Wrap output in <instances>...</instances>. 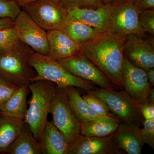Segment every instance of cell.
Here are the masks:
<instances>
[{"mask_svg": "<svg viewBox=\"0 0 154 154\" xmlns=\"http://www.w3.org/2000/svg\"><path fill=\"white\" fill-rule=\"evenodd\" d=\"M125 36L106 32L81 44V52L119 89H123L122 71Z\"/></svg>", "mask_w": 154, "mask_h": 154, "instance_id": "6da1fadb", "label": "cell"}, {"mask_svg": "<svg viewBox=\"0 0 154 154\" xmlns=\"http://www.w3.org/2000/svg\"><path fill=\"white\" fill-rule=\"evenodd\" d=\"M28 86L32 96L24 121L39 142L48 121V115L56 92L57 86L46 80L35 81Z\"/></svg>", "mask_w": 154, "mask_h": 154, "instance_id": "7a4b0ae2", "label": "cell"}, {"mask_svg": "<svg viewBox=\"0 0 154 154\" xmlns=\"http://www.w3.org/2000/svg\"><path fill=\"white\" fill-rule=\"evenodd\" d=\"M28 63L36 72L32 82L38 80H46L54 83L57 88L74 87L81 88L86 92L96 89L94 83L70 73L57 61L47 55L33 50L28 58Z\"/></svg>", "mask_w": 154, "mask_h": 154, "instance_id": "3957f363", "label": "cell"}, {"mask_svg": "<svg viewBox=\"0 0 154 154\" xmlns=\"http://www.w3.org/2000/svg\"><path fill=\"white\" fill-rule=\"evenodd\" d=\"M33 50L22 42L0 54V77L18 87L29 85L36 75L28 59Z\"/></svg>", "mask_w": 154, "mask_h": 154, "instance_id": "277c9868", "label": "cell"}, {"mask_svg": "<svg viewBox=\"0 0 154 154\" xmlns=\"http://www.w3.org/2000/svg\"><path fill=\"white\" fill-rule=\"evenodd\" d=\"M140 11L136 0H116L111 3L107 32L121 36L132 34L147 38L146 32L139 22Z\"/></svg>", "mask_w": 154, "mask_h": 154, "instance_id": "5b68a950", "label": "cell"}, {"mask_svg": "<svg viewBox=\"0 0 154 154\" xmlns=\"http://www.w3.org/2000/svg\"><path fill=\"white\" fill-rule=\"evenodd\" d=\"M50 113L51 122L69 145L81 135L82 124L70 104L65 88H57L51 102Z\"/></svg>", "mask_w": 154, "mask_h": 154, "instance_id": "8992f818", "label": "cell"}, {"mask_svg": "<svg viewBox=\"0 0 154 154\" xmlns=\"http://www.w3.org/2000/svg\"><path fill=\"white\" fill-rule=\"evenodd\" d=\"M89 93L105 102L112 113L121 122H133L142 126L144 121L140 113L139 103L134 101L125 91L96 88Z\"/></svg>", "mask_w": 154, "mask_h": 154, "instance_id": "52a82bcc", "label": "cell"}, {"mask_svg": "<svg viewBox=\"0 0 154 154\" xmlns=\"http://www.w3.org/2000/svg\"><path fill=\"white\" fill-rule=\"evenodd\" d=\"M25 11L46 31L63 30L69 21V11L58 0H36L22 6Z\"/></svg>", "mask_w": 154, "mask_h": 154, "instance_id": "ba28073f", "label": "cell"}, {"mask_svg": "<svg viewBox=\"0 0 154 154\" xmlns=\"http://www.w3.org/2000/svg\"><path fill=\"white\" fill-rule=\"evenodd\" d=\"M14 22L19 41L27 45L35 52L48 55V48L46 30L22 10Z\"/></svg>", "mask_w": 154, "mask_h": 154, "instance_id": "9c48e42d", "label": "cell"}, {"mask_svg": "<svg viewBox=\"0 0 154 154\" xmlns=\"http://www.w3.org/2000/svg\"><path fill=\"white\" fill-rule=\"evenodd\" d=\"M57 61L70 73L90 81L101 88L117 89L107 76L83 54H78Z\"/></svg>", "mask_w": 154, "mask_h": 154, "instance_id": "30bf717a", "label": "cell"}, {"mask_svg": "<svg viewBox=\"0 0 154 154\" xmlns=\"http://www.w3.org/2000/svg\"><path fill=\"white\" fill-rule=\"evenodd\" d=\"M123 55L137 67L148 71L154 68V38H142L134 34L125 36Z\"/></svg>", "mask_w": 154, "mask_h": 154, "instance_id": "8fae6325", "label": "cell"}, {"mask_svg": "<svg viewBox=\"0 0 154 154\" xmlns=\"http://www.w3.org/2000/svg\"><path fill=\"white\" fill-rule=\"evenodd\" d=\"M122 81L125 91L137 103L146 100L151 88L147 72L135 66L124 56Z\"/></svg>", "mask_w": 154, "mask_h": 154, "instance_id": "7c38bea8", "label": "cell"}, {"mask_svg": "<svg viewBox=\"0 0 154 154\" xmlns=\"http://www.w3.org/2000/svg\"><path fill=\"white\" fill-rule=\"evenodd\" d=\"M115 133L105 137H87L81 134L69 145L68 154H123L117 147Z\"/></svg>", "mask_w": 154, "mask_h": 154, "instance_id": "4fadbf2b", "label": "cell"}, {"mask_svg": "<svg viewBox=\"0 0 154 154\" xmlns=\"http://www.w3.org/2000/svg\"><path fill=\"white\" fill-rule=\"evenodd\" d=\"M48 56L56 61L82 53L81 44L73 40L62 30L47 31Z\"/></svg>", "mask_w": 154, "mask_h": 154, "instance_id": "5bb4252c", "label": "cell"}, {"mask_svg": "<svg viewBox=\"0 0 154 154\" xmlns=\"http://www.w3.org/2000/svg\"><path fill=\"white\" fill-rule=\"evenodd\" d=\"M111 8V3L96 9L75 7L68 10L69 19L83 22L104 33L108 30Z\"/></svg>", "mask_w": 154, "mask_h": 154, "instance_id": "9a60e30c", "label": "cell"}, {"mask_svg": "<svg viewBox=\"0 0 154 154\" xmlns=\"http://www.w3.org/2000/svg\"><path fill=\"white\" fill-rule=\"evenodd\" d=\"M140 129L136 123L121 122L115 133L118 148L128 154H141L145 143Z\"/></svg>", "mask_w": 154, "mask_h": 154, "instance_id": "2e32d148", "label": "cell"}, {"mask_svg": "<svg viewBox=\"0 0 154 154\" xmlns=\"http://www.w3.org/2000/svg\"><path fill=\"white\" fill-rule=\"evenodd\" d=\"M39 142L42 154H68L69 145L51 122H47Z\"/></svg>", "mask_w": 154, "mask_h": 154, "instance_id": "e0dca14e", "label": "cell"}, {"mask_svg": "<svg viewBox=\"0 0 154 154\" xmlns=\"http://www.w3.org/2000/svg\"><path fill=\"white\" fill-rule=\"evenodd\" d=\"M6 153L42 154L40 143L34 137L28 125L25 123L21 132L9 147Z\"/></svg>", "mask_w": 154, "mask_h": 154, "instance_id": "ac0fdd59", "label": "cell"}, {"mask_svg": "<svg viewBox=\"0 0 154 154\" xmlns=\"http://www.w3.org/2000/svg\"><path fill=\"white\" fill-rule=\"evenodd\" d=\"M30 92L28 85L19 87L8 102L0 109V115L24 120L28 109L27 97Z\"/></svg>", "mask_w": 154, "mask_h": 154, "instance_id": "d6986e66", "label": "cell"}, {"mask_svg": "<svg viewBox=\"0 0 154 154\" xmlns=\"http://www.w3.org/2000/svg\"><path fill=\"white\" fill-rule=\"evenodd\" d=\"M24 124L22 119L0 115V154L6 153Z\"/></svg>", "mask_w": 154, "mask_h": 154, "instance_id": "ffe728a7", "label": "cell"}, {"mask_svg": "<svg viewBox=\"0 0 154 154\" xmlns=\"http://www.w3.org/2000/svg\"><path fill=\"white\" fill-rule=\"evenodd\" d=\"M120 120L104 117L91 120L82 124L81 134L87 137H105L115 133Z\"/></svg>", "mask_w": 154, "mask_h": 154, "instance_id": "44dd1931", "label": "cell"}, {"mask_svg": "<svg viewBox=\"0 0 154 154\" xmlns=\"http://www.w3.org/2000/svg\"><path fill=\"white\" fill-rule=\"evenodd\" d=\"M65 89L71 106L79 117L81 124L97 119L107 117L95 112L84 100L79 91L75 87H68Z\"/></svg>", "mask_w": 154, "mask_h": 154, "instance_id": "7402d4cb", "label": "cell"}, {"mask_svg": "<svg viewBox=\"0 0 154 154\" xmlns=\"http://www.w3.org/2000/svg\"><path fill=\"white\" fill-rule=\"evenodd\" d=\"M63 31L70 38L80 44L93 39L101 33L83 22L72 20H69Z\"/></svg>", "mask_w": 154, "mask_h": 154, "instance_id": "603a6c76", "label": "cell"}, {"mask_svg": "<svg viewBox=\"0 0 154 154\" xmlns=\"http://www.w3.org/2000/svg\"><path fill=\"white\" fill-rule=\"evenodd\" d=\"M19 41L14 26L0 30V54L14 47Z\"/></svg>", "mask_w": 154, "mask_h": 154, "instance_id": "cb8c5ba5", "label": "cell"}, {"mask_svg": "<svg viewBox=\"0 0 154 154\" xmlns=\"http://www.w3.org/2000/svg\"><path fill=\"white\" fill-rule=\"evenodd\" d=\"M82 97L91 108L99 115L119 119L111 112L105 102L98 97L88 93L86 95H82Z\"/></svg>", "mask_w": 154, "mask_h": 154, "instance_id": "d4e9b609", "label": "cell"}, {"mask_svg": "<svg viewBox=\"0 0 154 154\" xmlns=\"http://www.w3.org/2000/svg\"><path fill=\"white\" fill-rule=\"evenodd\" d=\"M58 2L68 10L75 7L96 9L105 5L103 0H58Z\"/></svg>", "mask_w": 154, "mask_h": 154, "instance_id": "484cf974", "label": "cell"}, {"mask_svg": "<svg viewBox=\"0 0 154 154\" xmlns=\"http://www.w3.org/2000/svg\"><path fill=\"white\" fill-rule=\"evenodd\" d=\"M21 10L16 0H0V19L8 18L14 20Z\"/></svg>", "mask_w": 154, "mask_h": 154, "instance_id": "4316f807", "label": "cell"}, {"mask_svg": "<svg viewBox=\"0 0 154 154\" xmlns=\"http://www.w3.org/2000/svg\"><path fill=\"white\" fill-rule=\"evenodd\" d=\"M139 22L146 32L154 35V9L141 11L138 17Z\"/></svg>", "mask_w": 154, "mask_h": 154, "instance_id": "83f0119b", "label": "cell"}, {"mask_svg": "<svg viewBox=\"0 0 154 154\" xmlns=\"http://www.w3.org/2000/svg\"><path fill=\"white\" fill-rule=\"evenodd\" d=\"M141 134L144 143L154 149V119L144 120Z\"/></svg>", "mask_w": 154, "mask_h": 154, "instance_id": "f1b7e54d", "label": "cell"}, {"mask_svg": "<svg viewBox=\"0 0 154 154\" xmlns=\"http://www.w3.org/2000/svg\"><path fill=\"white\" fill-rule=\"evenodd\" d=\"M19 87L12 84L0 85V109L6 105Z\"/></svg>", "mask_w": 154, "mask_h": 154, "instance_id": "f546056e", "label": "cell"}, {"mask_svg": "<svg viewBox=\"0 0 154 154\" xmlns=\"http://www.w3.org/2000/svg\"><path fill=\"white\" fill-rule=\"evenodd\" d=\"M140 111L144 120L154 119V102L146 100L139 104Z\"/></svg>", "mask_w": 154, "mask_h": 154, "instance_id": "4dcf8cb0", "label": "cell"}, {"mask_svg": "<svg viewBox=\"0 0 154 154\" xmlns=\"http://www.w3.org/2000/svg\"><path fill=\"white\" fill-rule=\"evenodd\" d=\"M136 4L140 11L154 9V0H136Z\"/></svg>", "mask_w": 154, "mask_h": 154, "instance_id": "1f68e13d", "label": "cell"}, {"mask_svg": "<svg viewBox=\"0 0 154 154\" xmlns=\"http://www.w3.org/2000/svg\"><path fill=\"white\" fill-rule=\"evenodd\" d=\"M14 20L8 18L0 19V30L14 26Z\"/></svg>", "mask_w": 154, "mask_h": 154, "instance_id": "d6a6232c", "label": "cell"}, {"mask_svg": "<svg viewBox=\"0 0 154 154\" xmlns=\"http://www.w3.org/2000/svg\"><path fill=\"white\" fill-rule=\"evenodd\" d=\"M148 79L149 82L151 85L152 87L154 86V69L152 68L150 69L147 71Z\"/></svg>", "mask_w": 154, "mask_h": 154, "instance_id": "836d02e7", "label": "cell"}, {"mask_svg": "<svg viewBox=\"0 0 154 154\" xmlns=\"http://www.w3.org/2000/svg\"><path fill=\"white\" fill-rule=\"evenodd\" d=\"M147 101L149 102H154V88H152L149 91L148 97L147 98Z\"/></svg>", "mask_w": 154, "mask_h": 154, "instance_id": "e575fe53", "label": "cell"}, {"mask_svg": "<svg viewBox=\"0 0 154 154\" xmlns=\"http://www.w3.org/2000/svg\"><path fill=\"white\" fill-rule=\"evenodd\" d=\"M16 1H17L18 5L21 8L22 6L24 5L25 4H27V3L33 2V1H36V0H16Z\"/></svg>", "mask_w": 154, "mask_h": 154, "instance_id": "d590c367", "label": "cell"}, {"mask_svg": "<svg viewBox=\"0 0 154 154\" xmlns=\"http://www.w3.org/2000/svg\"><path fill=\"white\" fill-rule=\"evenodd\" d=\"M11 84L9 83L6 81L5 80H4V79H2V77H0V85L2 84Z\"/></svg>", "mask_w": 154, "mask_h": 154, "instance_id": "8d00e7d4", "label": "cell"}, {"mask_svg": "<svg viewBox=\"0 0 154 154\" xmlns=\"http://www.w3.org/2000/svg\"><path fill=\"white\" fill-rule=\"evenodd\" d=\"M116 1V0H103V2L104 4L106 5V4H110V3Z\"/></svg>", "mask_w": 154, "mask_h": 154, "instance_id": "74e56055", "label": "cell"}, {"mask_svg": "<svg viewBox=\"0 0 154 154\" xmlns=\"http://www.w3.org/2000/svg\"><path fill=\"white\" fill-rule=\"evenodd\" d=\"M6 1H12V0H6Z\"/></svg>", "mask_w": 154, "mask_h": 154, "instance_id": "f35d334b", "label": "cell"}]
</instances>
